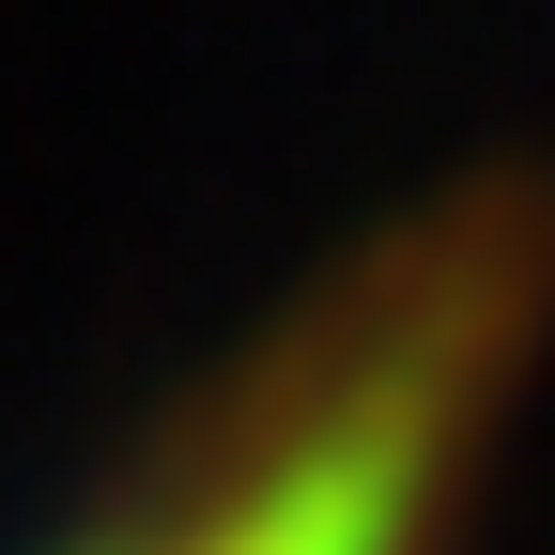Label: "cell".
I'll return each instance as SVG.
<instances>
[{
	"label": "cell",
	"mask_w": 555,
	"mask_h": 555,
	"mask_svg": "<svg viewBox=\"0 0 555 555\" xmlns=\"http://www.w3.org/2000/svg\"><path fill=\"white\" fill-rule=\"evenodd\" d=\"M525 309L540 232L509 201H448L324 262L47 555H448Z\"/></svg>",
	"instance_id": "cell-1"
}]
</instances>
